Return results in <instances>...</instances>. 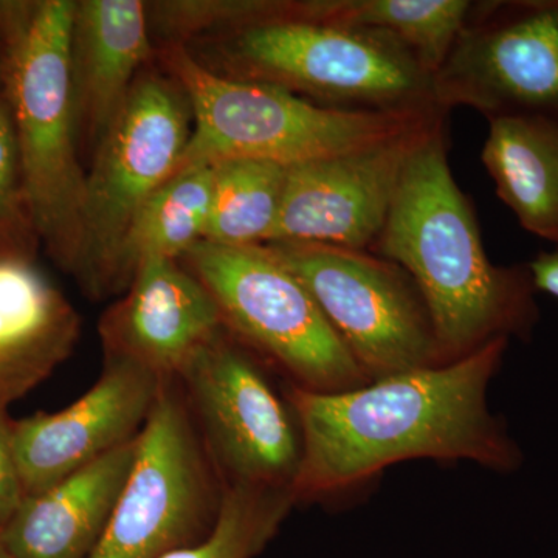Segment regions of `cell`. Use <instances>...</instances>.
I'll list each match as a JSON object with an SVG mask.
<instances>
[{"mask_svg":"<svg viewBox=\"0 0 558 558\" xmlns=\"http://www.w3.org/2000/svg\"><path fill=\"white\" fill-rule=\"evenodd\" d=\"M0 83H2V75H0Z\"/></svg>","mask_w":558,"mask_h":558,"instance_id":"4316f807","label":"cell"},{"mask_svg":"<svg viewBox=\"0 0 558 558\" xmlns=\"http://www.w3.org/2000/svg\"><path fill=\"white\" fill-rule=\"evenodd\" d=\"M205 68L267 84L326 108L428 113L433 76L388 32L274 20L201 39Z\"/></svg>","mask_w":558,"mask_h":558,"instance_id":"277c9868","label":"cell"},{"mask_svg":"<svg viewBox=\"0 0 558 558\" xmlns=\"http://www.w3.org/2000/svg\"><path fill=\"white\" fill-rule=\"evenodd\" d=\"M223 495L182 385L178 377L161 379L130 476L90 558H161L197 545L218 523Z\"/></svg>","mask_w":558,"mask_h":558,"instance_id":"ba28073f","label":"cell"},{"mask_svg":"<svg viewBox=\"0 0 558 558\" xmlns=\"http://www.w3.org/2000/svg\"><path fill=\"white\" fill-rule=\"evenodd\" d=\"M470 0H311L310 20L391 33L435 76L470 20Z\"/></svg>","mask_w":558,"mask_h":558,"instance_id":"ffe728a7","label":"cell"},{"mask_svg":"<svg viewBox=\"0 0 558 558\" xmlns=\"http://www.w3.org/2000/svg\"><path fill=\"white\" fill-rule=\"evenodd\" d=\"M137 439L43 494L25 497L0 532L13 558H90L134 464Z\"/></svg>","mask_w":558,"mask_h":558,"instance_id":"2e32d148","label":"cell"},{"mask_svg":"<svg viewBox=\"0 0 558 558\" xmlns=\"http://www.w3.org/2000/svg\"><path fill=\"white\" fill-rule=\"evenodd\" d=\"M193 131L182 87L159 73L135 80L86 172L83 253L75 278L92 300L119 296L117 260L132 220L172 178Z\"/></svg>","mask_w":558,"mask_h":558,"instance_id":"52a82bcc","label":"cell"},{"mask_svg":"<svg viewBox=\"0 0 558 558\" xmlns=\"http://www.w3.org/2000/svg\"><path fill=\"white\" fill-rule=\"evenodd\" d=\"M160 385L150 371L105 355L101 376L68 409L13 421V449L25 497L49 490L137 439Z\"/></svg>","mask_w":558,"mask_h":558,"instance_id":"4fadbf2b","label":"cell"},{"mask_svg":"<svg viewBox=\"0 0 558 558\" xmlns=\"http://www.w3.org/2000/svg\"><path fill=\"white\" fill-rule=\"evenodd\" d=\"M295 502L292 488L226 486L211 534L161 558H256L278 534Z\"/></svg>","mask_w":558,"mask_h":558,"instance_id":"7402d4cb","label":"cell"},{"mask_svg":"<svg viewBox=\"0 0 558 558\" xmlns=\"http://www.w3.org/2000/svg\"><path fill=\"white\" fill-rule=\"evenodd\" d=\"M442 117L447 116L376 145L288 168L269 242H314L369 252L387 222L407 161Z\"/></svg>","mask_w":558,"mask_h":558,"instance_id":"7c38bea8","label":"cell"},{"mask_svg":"<svg viewBox=\"0 0 558 558\" xmlns=\"http://www.w3.org/2000/svg\"><path fill=\"white\" fill-rule=\"evenodd\" d=\"M159 58L193 112V131L174 174L236 159L295 167L376 145L447 116L446 110L326 108L278 87L219 75L182 44L161 47Z\"/></svg>","mask_w":558,"mask_h":558,"instance_id":"5b68a950","label":"cell"},{"mask_svg":"<svg viewBox=\"0 0 558 558\" xmlns=\"http://www.w3.org/2000/svg\"><path fill=\"white\" fill-rule=\"evenodd\" d=\"M35 233L25 202L13 116L0 95V256H24L25 238Z\"/></svg>","mask_w":558,"mask_h":558,"instance_id":"603a6c76","label":"cell"},{"mask_svg":"<svg viewBox=\"0 0 558 558\" xmlns=\"http://www.w3.org/2000/svg\"><path fill=\"white\" fill-rule=\"evenodd\" d=\"M481 160L495 191L527 233L558 245V123L543 117L488 119Z\"/></svg>","mask_w":558,"mask_h":558,"instance_id":"ac0fdd59","label":"cell"},{"mask_svg":"<svg viewBox=\"0 0 558 558\" xmlns=\"http://www.w3.org/2000/svg\"><path fill=\"white\" fill-rule=\"evenodd\" d=\"M301 279L368 380L446 365L413 279L366 250L264 244Z\"/></svg>","mask_w":558,"mask_h":558,"instance_id":"9c48e42d","label":"cell"},{"mask_svg":"<svg viewBox=\"0 0 558 558\" xmlns=\"http://www.w3.org/2000/svg\"><path fill=\"white\" fill-rule=\"evenodd\" d=\"M215 167L175 172L132 220L117 260V293L130 288L138 267L149 259H180L204 241L211 207Z\"/></svg>","mask_w":558,"mask_h":558,"instance_id":"d6986e66","label":"cell"},{"mask_svg":"<svg viewBox=\"0 0 558 558\" xmlns=\"http://www.w3.org/2000/svg\"><path fill=\"white\" fill-rule=\"evenodd\" d=\"M446 119L417 143L369 252L407 271L427 304L446 363L498 339L527 340L538 322L527 264L495 266L449 163Z\"/></svg>","mask_w":558,"mask_h":558,"instance_id":"7a4b0ae2","label":"cell"},{"mask_svg":"<svg viewBox=\"0 0 558 558\" xmlns=\"http://www.w3.org/2000/svg\"><path fill=\"white\" fill-rule=\"evenodd\" d=\"M213 167L211 207L204 241L220 245L269 242L284 197L288 168L248 159Z\"/></svg>","mask_w":558,"mask_h":558,"instance_id":"44dd1931","label":"cell"},{"mask_svg":"<svg viewBox=\"0 0 558 558\" xmlns=\"http://www.w3.org/2000/svg\"><path fill=\"white\" fill-rule=\"evenodd\" d=\"M178 379L226 486L293 490L303 458L299 424L247 348L223 328Z\"/></svg>","mask_w":558,"mask_h":558,"instance_id":"30bf717a","label":"cell"},{"mask_svg":"<svg viewBox=\"0 0 558 558\" xmlns=\"http://www.w3.org/2000/svg\"><path fill=\"white\" fill-rule=\"evenodd\" d=\"M148 9L140 0H80L73 14V105L78 137L98 146L153 54Z\"/></svg>","mask_w":558,"mask_h":558,"instance_id":"9a60e30c","label":"cell"},{"mask_svg":"<svg viewBox=\"0 0 558 558\" xmlns=\"http://www.w3.org/2000/svg\"><path fill=\"white\" fill-rule=\"evenodd\" d=\"M0 558H13V557L10 556L9 550L3 548L2 545H0Z\"/></svg>","mask_w":558,"mask_h":558,"instance_id":"484cf974","label":"cell"},{"mask_svg":"<svg viewBox=\"0 0 558 558\" xmlns=\"http://www.w3.org/2000/svg\"><path fill=\"white\" fill-rule=\"evenodd\" d=\"M537 292L548 293L558 300V245L543 250L527 264Z\"/></svg>","mask_w":558,"mask_h":558,"instance_id":"d4e9b609","label":"cell"},{"mask_svg":"<svg viewBox=\"0 0 558 558\" xmlns=\"http://www.w3.org/2000/svg\"><path fill=\"white\" fill-rule=\"evenodd\" d=\"M208 290L223 328L310 391L369 384L301 279L266 245L201 241L179 259Z\"/></svg>","mask_w":558,"mask_h":558,"instance_id":"8992f818","label":"cell"},{"mask_svg":"<svg viewBox=\"0 0 558 558\" xmlns=\"http://www.w3.org/2000/svg\"><path fill=\"white\" fill-rule=\"evenodd\" d=\"M78 312L24 256H0V407L49 379L78 343Z\"/></svg>","mask_w":558,"mask_h":558,"instance_id":"e0dca14e","label":"cell"},{"mask_svg":"<svg viewBox=\"0 0 558 558\" xmlns=\"http://www.w3.org/2000/svg\"><path fill=\"white\" fill-rule=\"evenodd\" d=\"M72 0L0 3L3 97L20 148L22 185L36 236L75 277L83 253L86 171L73 105Z\"/></svg>","mask_w":558,"mask_h":558,"instance_id":"3957f363","label":"cell"},{"mask_svg":"<svg viewBox=\"0 0 558 558\" xmlns=\"http://www.w3.org/2000/svg\"><path fill=\"white\" fill-rule=\"evenodd\" d=\"M222 329L215 300L179 259L143 263L98 323L105 355L135 363L160 379L178 377Z\"/></svg>","mask_w":558,"mask_h":558,"instance_id":"5bb4252c","label":"cell"},{"mask_svg":"<svg viewBox=\"0 0 558 558\" xmlns=\"http://www.w3.org/2000/svg\"><path fill=\"white\" fill-rule=\"evenodd\" d=\"M508 343L494 340L446 365L347 391L290 385L286 398L303 442L296 501L359 486L405 459H465L501 473L520 469L523 453L487 407L488 384Z\"/></svg>","mask_w":558,"mask_h":558,"instance_id":"6da1fadb","label":"cell"},{"mask_svg":"<svg viewBox=\"0 0 558 558\" xmlns=\"http://www.w3.org/2000/svg\"><path fill=\"white\" fill-rule=\"evenodd\" d=\"M439 109L486 119L535 116L558 123V0L475 2L433 76Z\"/></svg>","mask_w":558,"mask_h":558,"instance_id":"8fae6325","label":"cell"},{"mask_svg":"<svg viewBox=\"0 0 558 558\" xmlns=\"http://www.w3.org/2000/svg\"><path fill=\"white\" fill-rule=\"evenodd\" d=\"M0 407V532L5 529L25 499L20 468L13 449V418Z\"/></svg>","mask_w":558,"mask_h":558,"instance_id":"cb8c5ba5","label":"cell"}]
</instances>
